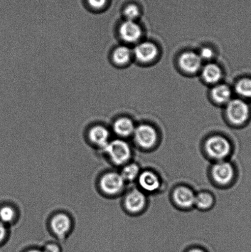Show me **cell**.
Instances as JSON below:
<instances>
[{
    "label": "cell",
    "instance_id": "6da1fadb",
    "mask_svg": "<svg viewBox=\"0 0 251 252\" xmlns=\"http://www.w3.org/2000/svg\"><path fill=\"white\" fill-rule=\"evenodd\" d=\"M249 106L244 100L233 99L228 102L227 115L230 122L235 125H242L247 122L250 117Z\"/></svg>",
    "mask_w": 251,
    "mask_h": 252
},
{
    "label": "cell",
    "instance_id": "7a4b0ae2",
    "mask_svg": "<svg viewBox=\"0 0 251 252\" xmlns=\"http://www.w3.org/2000/svg\"><path fill=\"white\" fill-rule=\"evenodd\" d=\"M206 152L211 158L217 160H223L229 155L231 145L229 142L221 136H213L206 141Z\"/></svg>",
    "mask_w": 251,
    "mask_h": 252
},
{
    "label": "cell",
    "instance_id": "3957f363",
    "mask_svg": "<svg viewBox=\"0 0 251 252\" xmlns=\"http://www.w3.org/2000/svg\"><path fill=\"white\" fill-rule=\"evenodd\" d=\"M113 162L118 165H122L129 160L131 150L127 142L122 140H115L108 143L104 148Z\"/></svg>",
    "mask_w": 251,
    "mask_h": 252
},
{
    "label": "cell",
    "instance_id": "277c9868",
    "mask_svg": "<svg viewBox=\"0 0 251 252\" xmlns=\"http://www.w3.org/2000/svg\"><path fill=\"white\" fill-rule=\"evenodd\" d=\"M135 140L140 147L149 149L154 147L157 142V133L152 126L142 125L135 128Z\"/></svg>",
    "mask_w": 251,
    "mask_h": 252
},
{
    "label": "cell",
    "instance_id": "5b68a950",
    "mask_svg": "<svg viewBox=\"0 0 251 252\" xmlns=\"http://www.w3.org/2000/svg\"><path fill=\"white\" fill-rule=\"evenodd\" d=\"M213 179L221 185H227L232 182L234 177V169L229 162L220 161L212 169Z\"/></svg>",
    "mask_w": 251,
    "mask_h": 252
},
{
    "label": "cell",
    "instance_id": "8992f818",
    "mask_svg": "<svg viewBox=\"0 0 251 252\" xmlns=\"http://www.w3.org/2000/svg\"><path fill=\"white\" fill-rule=\"evenodd\" d=\"M124 180L117 173L111 172L106 174L101 180V187L105 192L114 194L121 191L124 187Z\"/></svg>",
    "mask_w": 251,
    "mask_h": 252
},
{
    "label": "cell",
    "instance_id": "52a82bcc",
    "mask_svg": "<svg viewBox=\"0 0 251 252\" xmlns=\"http://www.w3.org/2000/svg\"><path fill=\"white\" fill-rule=\"evenodd\" d=\"M173 197L174 202L182 208H190L195 205V195L188 188H177L173 192Z\"/></svg>",
    "mask_w": 251,
    "mask_h": 252
},
{
    "label": "cell",
    "instance_id": "ba28073f",
    "mask_svg": "<svg viewBox=\"0 0 251 252\" xmlns=\"http://www.w3.org/2000/svg\"><path fill=\"white\" fill-rule=\"evenodd\" d=\"M179 63L184 71L194 73L198 71L201 67V59L200 56L193 52H187L180 56Z\"/></svg>",
    "mask_w": 251,
    "mask_h": 252
},
{
    "label": "cell",
    "instance_id": "9c48e42d",
    "mask_svg": "<svg viewBox=\"0 0 251 252\" xmlns=\"http://www.w3.org/2000/svg\"><path fill=\"white\" fill-rule=\"evenodd\" d=\"M146 201V197L141 191L134 189L127 194L125 198V205L130 212L138 213L144 209Z\"/></svg>",
    "mask_w": 251,
    "mask_h": 252
},
{
    "label": "cell",
    "instance_id": "30bf717a",
    "mask_svg": "<svg viewBox=\"0 0 251 252\" xmlns=\"http://www.w3.org/2000/svg\"><path fill=\"white\" fill-rule=\"evenodd\" d=\"M120 36L124 41L134 43L141 36V29L134 21L127 20L121 25L119 30Z\"/></svg>",
    "mask_w": 251,
    "mask_h": 252
},
{
    "label": "cell",
    "instance_id": "8fae6325",
    "mask_svg": "<svg viewBox=\"0 0 251 252\" xmlns=\"http://www.w3.org/2000/svg\"><path fill=\"white\" fill-rule=\"evenodd\" d=\"M135 56L141 63H149L156 58L158 50L154 44L145 42L139 44L134 50Z\"/></svg>",
    "mask_w": 251,
    "mask_h": 252
},
{
    "label": "cell",
    "instance_id": "7c38bea8",
    "mask_svg": "<svg viewBox=\"0 0 251 252\" xmlns=\"http://www.w3.org/2000/svg\"><path fill=\"white\" fill-rule=\"evenodd\" d=\"M139 182L140 187L145 191L154 192L160 187L158 177L153 172L146 171L141 173L139 176Z\"/></svg>",
    "mask_w": 251,
    "mask_h": 252
},
{
    "label": "cell",
    "instance_id": "4fadbf2b",
    "mask_svg": "<svg viewBox=\"0 0 251 252\" xmlns=\"http://www.w3.org/2000/svg\"><path fill=\"white\" fill-rule=\"evenodd\" d=\"M51 226L56 236L63 237L70 228V220L65 215L58 214L52 220Z\"/></svg>",
    "mask_w": 251,
    "mask_h": 252
},
{
    "label": "cell",
    "instance_id": "5bb4252c",
    "mask_svg": "<svg viewBox=\"0 0 251 252\" xmlns=\"http://www.w3.org/2000/svg\"><path fill=\"white\" fill-rule=\"evenodd\" d=\"M90 140L95 144L105 148L107 145L110 133L107 128L102 126H96L90 132Z\"/></svg>",
    "mask_w": 251,
    "mask_h": 252
},
{
    "label": "cell",
    "instance_id": "9a60e30c",
    "mask_svg": "<svg viewBox=\"0 0 251 252\" xmlns=\"http://www.w3.org/2000/svg\"><path fill=\"white\" fill-rule=\"evenodd\" d=\"M114 129L117 134L122 137H128L134 133L135 128L131 120L129 118H122L115 122Z\"/></svg>",
    "mask_w": 251,
    "mask_h": 252
},
{
    "label": "cell",
    "instance_id": "2e32d148",
    "mask_svg": "<svg viewBox=\"0 0 251 252\" xmlns=\"http://www.w3.org/2000/svg\"><path fill=\"white\" fill-rule=\"evenodd\" d=\"M202 75L206 82L214 84L220 80L222 76V72L218 65L210 63L203 68Z\"/></svg>",
    "mask_w": 251,
    "mask_h": 252
},
{
    "label": "cell",
    "instance_id": "e0dca14e",
    "mask_svg": "<svg viewBox=\"0 0 251 252\" xmlns=\"http://www.w3.org/2000/svg\"><path fill=\"white\" fill-rule=\"evenodd\" d=\"M211 95L216 102L218 103H228L230 100L231 91L227 86L218 85L213 89Z\"/></svg>",
    "mask_w": 251,
    "mask_h": 252
},
{
    "label": "cell",
    "instance_id": "ac0fdd59",
    "mask_svg": "<svg viewBox=\"0 0 251 252\" xmlns=\"http://www.w3.org/2000/svg\"><path fill=\"white\" fill-rule=\"evenodd\" d=\"M131 51L127 47L120 46L115 49L113 54V60L118 65H124L130 61Z\"/></svg>",
    "mask_w": 251,
    "mask_h": 252
},
{
    "label": "cell",
    "instance_id": "d6986e66",
    "mask_svg": "<svg viewBox=\"0 0 251 252\" xmlns=\"http://www.w3.org/2000/svg\"><path fill=\"white\" fill-rule=\"evenodd\" d=\"M235 90L241 97L251 98V79L245 78L238 81L236 84Z\"/></svg>",
    "mask_w": 251,
    "mask_h": 252
},
{
    "label": "cell",
    "instance_id": "ffe728a7",
    "mask_svg": "<svg viewBox=\"0 0 251 252\" xmlns=\"http://www.w3.org/2000/svg\"><path fill=\"white\" fill-rule=\"evenodd\" d=\"M213 204V197L208 192H200L195 196V205L200 209L210 208Z\"/></svg>",
    "mask_w": 251,
    "mask_h": 252
},
{
    "label": "cell",
    "instance_id": "44dd1931",
    "mask_svg": "<svg viewBox=\"0 0 251 252\" xmlns=\"http://www.w3.org/2000/svg\"><path fill=\"white\" fill-rule=\"evenodd\" d=\"M120 175H122L124 181L132 182L139 177V167L135 164L127 165L122 169Z\"/></svg>",
    "mask_w": 251,
    "mask_h": 252
},
{
    "label": "cell",
    "instance_id": "7402d4cb",
    "mask_svg": "<svg viewBox=\"0 0 251 252\" xmlns=\"http://www.w3.org/2000/svg\"><path fill=\"white\" fill-rule=\"evenodd\" d=\"M124 14L128 20L134 21V19H137L139 16V9L137 5L129 4L125 7Z\"/></svg>",
    "mask_w": 251,
    "mask_h": 252
},
{
    "label": "cell",
    "instance_id": "603a6c76",
    "mask_svg": "<svg viewBox=\"0 0 251 252\" xmlns=\"http://www.w3.org/2000/svg\"><path fill=\"white\" fill-rule=\"evenodd\" d=\"M14 210L10 207H4L0 209V219L4 223H9L14 218Z\"/></svg>",
    "mask_w": 251,
    "mask_h": 252
},
{
    "label": "cell",
    "instance_id": "cb8c5ba5",
    "mask_svg": "<svg viewBox=\"0 0 251 252\" xmlns=\"http://www.w3.org/2000/svg\"><path fill=\"white\" fill-rule=\"evenodd\" d=\"M88 2L93 8L98 9L105 6L107 0H88Z\"/></svg>",
    "mask_w": 251,
    "mask_h": 252
},
{
    "label": "cell",
    "instance_id": "d4e9b609",
    "mask_svg": "<svg viewBox=\"0 0 251 252\" xmlns=\"http://www.w3.org/2000/svg\"><path fill=\"white\" fill-rule=\"evenodd\" d=\"M213 51L212 49L208 48H204L201 49L200 54L201 59H210L213 56Z\"/></svg>",
    "mask_w": 251,
    "mask_h": 252
},
{
    "label": "cell",
    "instance_id": "484cf974",
    "mask_svg": "<svg viewBox=\"0 0 251 252\" xmlns=\"http://www.w3.org/2000/svg\"><path fill=\"white\" fill-rule=\"evenodd\" d=\"M44 252H61L60 247L56 244H47L43 249Z\"/></svg>",
    "mask_w": 251,
    "mask_h": 252
},
{
    "label": "cell",
    "instance_id": "4316f807",
    "mask_svg": "<svg viewBox=\"0 0 251 252\" xmlns=\"http://www.w3.org/2000/svg\"><path fill=\"white\" fill-rule=\"evenodd\" d=\"M5 235H6V228L4 224L0 222V243L3 240Z\"/></svg>",
    "mask_w": 251,
    "mask_h": 252
},
{
    "label": "cell",
    "instance_id": "83f0119b",
    "mask_svg": "<svg viewBox=\"0 0 251 252\" xmlns=\"http://www.w3.org/2000/svg\"><path fill=\"white\" fill-rule=\"evenodd\" d=\"M186 252H206V251L203 250L202 249L198 248H194L189 249Z\"/></svg>",
    "mask_w": 251,
    "mask_h": 252
},
{
    "label": "cell",
    "instance_id": "f1b7e54d",
    "mask_svg": "<svg viewBox=\"0 0 251 252\" xmlns=\"http://www.w3.org/2000/svg\"><path fill=\"white\" fill-rule=\"evenodd\" d=\"M26 252H44L43 250H38V249H31V250H29Z\"/></svg>",
    "mask_w": 251,
    "mask_h": 252
}]
</instances>
